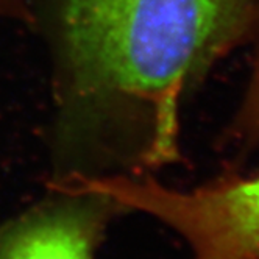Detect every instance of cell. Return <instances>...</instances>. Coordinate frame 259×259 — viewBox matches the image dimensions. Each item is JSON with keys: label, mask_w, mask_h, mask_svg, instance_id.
I'll return each mask as SVG.
<instances>
[{"label": "cell", "mask_w": 259, "mask_h": 259, "mask_svg": "<svg viewBox=\"0 0 259 259\" xmlns=\"http://www.w3.org/2000/svg\"><path fill=\"white\" fill-rule=\"evenodd\" d=\"M0 16L7 17H27L25 0H0Z\"/></svg>", "instance_id": "obj_5"}, {"label": "cell", "mask_w": 259, "mask_h": 259, "mask_svg": "<svg viewBox=\"0 0 259 259\" xmlns=\"http://www.w3.org/2000/svg\"><path fill=\"white\" fill-rule=\"evenodd\" d=\"M69 180V188L105 194L126 212L162 222L188 244L191 259H259V172L191 189L165 186L147 174Z\"/></svg>", "instance_id": "obj_2"}, {"label": "cell", "mask_w": 259, "mask_h": 259, "mask_svg": "<svg viewBox=\"0 0 259 259\" xmlns=\"http://www.w3.org/2000/svg\"><path fill=\"white\" fill-rule=\"evenodd\" d=\"M248 47L251 49L248 75L219 141L225 150L234 153H247L259 147V21Z\"/></svg>", "instance_id": "obj_4"}, {"label": "cell", "mask_w": 259, "mask_h": 259, "mask_svg": "<svg viewBox=\"0 0 259 259\" xmlns=\"http://www.w3.org/2000/svg\"><path fill=\"white\" fill-rule=\"evenodd\" d=\"M63 192L0 228V259H94L108 222L126 211L96 191Z\"/></svg>", "instance_id": "obj_3"}, {"label": "cell", "mask_w": 259, "mask_h": 259, "mask_svg": "<svg viewBox=\"0 0 259 259\" xmlns=\"http://www.w3.org/2000/svg\"><path fill=\"white\" fill-rule=\"evenodd\" d=\"M257 21L259 0H53L58 144L111 175L180 161L191 94Z\"/></svg>", "instance_id": "obj_1"}]
</instances>
